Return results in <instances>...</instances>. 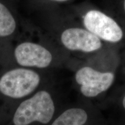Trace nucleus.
I'll use <instances>...</instances> for the list:
<instances>
[{
    "instance_id": "obj_9",
    "label": "nucleus",
    "mask_w": 125,
    "mask_h": 125,
    "mask_svg": "<svg viewBox=\"0 0 125 125\" xmlns=\"http://www.w3.org/2000/svg\"><path fill=\"white\" fill-rule=\"evenodd\" d=\"M114 117L111 125H125V90L118 96L115 101Z\"/></svg>"
},
{
    "instance_id": "obj_2",
    "label": "nucleus",
    "mask_w": 125,
    "mask_h": 125,
    "mask_svg": "<svg viewBox=\"0 0 125 125\" xmlns=\"http://www.w3.org/2000/svg\"><path fill=\"white\" fill-rule=\"evenodd\" d=\"M40 79V75L32 70L15 68L7 72L0 78V92L10 98L24 97L37 88Z\"/></svg>"
},
{
    "instance_id": "obj_5",
    "label": "nucleus",
    "mask_w": 125,
    "mask_h": 125,
    "mask_svg": "<svg viewBox=\"0 0 125 125\" xmlns=\"http://www.w3.org/2000/svg\"><path fill=\"white\" fill-rule=\"evenodd\" d=\"M61 41L67 49L73 51L90 53L102 47L100 38L87 30L70 28L62 32Z\"/></svg>"
},
{
    "instance_id": "obj_3",
    "label": "nucleus",
    "mask_w": 125,
    "mask_h": 125,
    "mask_svg": "<svg viewBox=\"0 0 125 125\" xmlns=\"http://www.w3.org/2000/svg\"><path fill=\"white\" fill-rule=\"evenodd\" d=\"M75 78L83 96L94 98L112 86L115 74L112 71H100L91 67L85 66L76 71Z\"/></svg>"
},
{
    "instance_id": "obj_11",
    "label": "nucleus",
    "mask_w": 125,
    "mask_h": 125,
    "mask_svg": "<svg viewBox=\"0 0 125 125\" xmlns=\"http://www.w3.org/2000/svg\"><path fill=\"white\" fill-rule=\"evenodd\" d=\"M54 1H67V0H54Z\"/></svg>"
},
{
    "instance_id": "obj_12",
    "label": "nucleus",
    "mask_w": 125,
    "mask_h": 125,
    "mask_svg": "<svg viewBox=\"0 0 125 125\" xmlns=\"http://www.w3.org/2000/svg\"><path fill=\"white\" fill-rule=\"evenodd\" d=\"M124 9H125V0L124 1Z\"/></svg>"
},
{
    "instance_id": "obj_10",
    "label": "nucleus",
    "mask_w": 125,
    "mask_h": 125,
    "mask_svg": "<svg viewBox=\"0 0 125 125\" xmlns=\"http://www.w3.org/2000/svg\"><path fill=\"white\" fill-rule=\"evenodd\" d=\"M122 68L123 73L125 74V60H122Z\"/></svg>"
},
{
    "instance_id": "obj_4",
    "label": "nucleus",
    "mask_w": 125,
    "mask_h": 125,
    "mask_svg": "<svg viewBox=\"0 0 125 125\" xmlns=\"http://www.w3.org/2000/svg\"><path fill=\"white\" fill-rule=\"evenodd\" d=\"M86 29L108 42L117 43L122 40L123 32L113 19L103 12L92 10L87 12L83 18Z\"/></svg>"
},
{
    "instance_id": "obj_1",
    "label": "nucleus",
    "mask_w": 125,
    "mask_h": 125,
    "mask_svg": "<svg viewBox=\"0 0 125 125\" xmlns=\"http://www.w3.org/2000/svg\"><path fill=\"white\" fill-rule=\"evenodd\" d=\"M55 107L49 92L41 90L25 100L16 109L12 122L13 125H31L34 123L47 125L53 117Z\"/></svg>"
},
{
    "instance_id": "obj_8",
    "label": "nucleus",
    "mask_w": 125,
    "mask_h": 125,
    "mask_svg": "<svg viewBox=\"0 0 125 125\" xmlns=\"http://www.w3.org/2000/svg\"><path fill=\"white\" fill-rule=\"evenodd\" d=\"M16 27L13 15L4 4L0 2V37L11 35Z\"/></svg>"
},
{
    "instance_id": "obj_6",
    "label": "nucleus",
    "mask_w": 125,
    "mask_h": 125,
    "mask_svg": "<svg viewBox=\"0 0 125 125\" xmlns=\"http://www.w3.org/2000/svg\"><path fill=\"white\" fill-rule=\"evenodd\" d=\"M15 57L21 66L39 68L49 66L53 58L51 53L45 47L29 42L21 43L16 46Z\"/></svg>"
},
{
    "instance_id": "obj_7",
    "label": "nucleus",
    "mask_w": 125,
    "mask_h": 125,
    "mask_svg": "<svg viewBox=\"0 0 125 125\" xmlns=\"http://www.w3.org/2000/svg\"><path fill=\"white\" fill-rule=\"evenodd\" d=\"M90 116L86 110L82 108L67 109L56 118L51 125H87Z\"/></svg>"
}]
</instances>
